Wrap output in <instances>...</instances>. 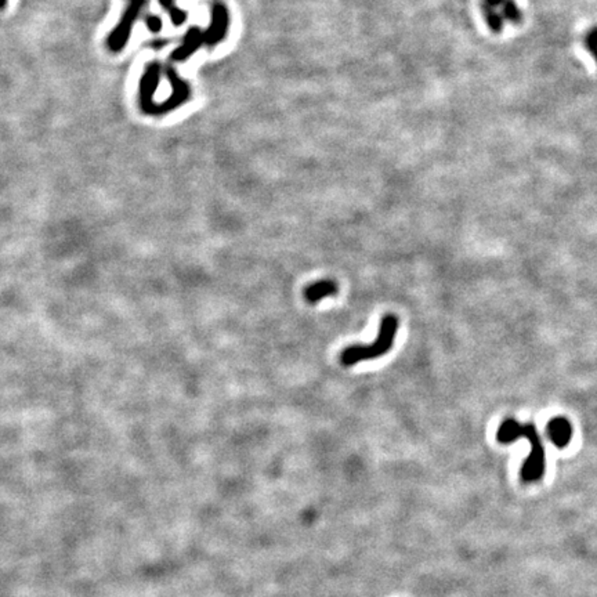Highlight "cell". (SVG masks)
Returning a JSON list of instances; mask_svg holds the SVG:
<instances>
[{
    "label": "cell",
    "mask_w": 597,
    "mask_h": 597,
    "mask_svg": "<svg viewBox=\"0 0 597 597\" xmlns=\"http://www.w3.org/2000/svg\"><path fill=\"white\" fill-rule=\"evenodd\" d=\"M159 1H161L162 7L170 14V18H172L173 25L180 27V25H182L185 23V20H187L188 16H187V13L184 10H181V8H179L175 4V0H159Z\"/></svg>",
    "instance_id": "obj_9"
},
{
    "label": "cell",
    "mask_w": 597,
    "mask_h": 597,
    "mask_svg": "<svg viewBox=\"0 0 597 597\" xmlns=\"http://www.w3.org/2000/svg\"><path fill=\"white\" fill-rule=\"evenodd\" d=\"M547 437L557 448L567 447L572 437V426L563 417L550 419L547 423Z\"/></svg>",
    "instance_id": "obj_7"
},
{
    "label": "cell",
    "mask_w": 597,
    "mask_h": 597,
    "mask_svg": "<svg viewBox=\"0 0 597 597\" xmlns=\"http://www.w3.org/2000/svg\"><path fill=\"white\" fill-rule=\"evenodd\" d=\"M336 294H337L336 282L325 279V281H320L307 286L304 291V298L308 303L314 304L327 296H335Z\"/></svg>",
    "instance_id": "obj_8"
},
{
    "label": "cell",
    "mask_w": 597,
    "mask_h": 597,
    "mask_svg": "<svg viewBox=\"0 0 597 597\" xmlns=\"http://www.w3.org/2000/svg\"><path fill=\"white\" fill-rule=\"evenodd\" d=\"M202 43H205L204 42V32L197 27L190 28L184 36L182 45L170 54V60L180 62V61H185L187 59H190L201 47Z\"/></svg>",
    "instance_id": "obj_6"
},
{
    "label": "cell",
    "mask_w": 597,
    "mask_h": 597,
    "mask_svg": "<svg viewBox=\"0 0 597 597\" xmlns=\"http://www.w3.org/2000/svg\"><path fill=\"white\" fill-rule=\"evenodd\" d=\"M147 0H129L127 7L120 18V24L117 25V28L112 30V33L108 36L107 39V46L111 52L118 53L120 50L124 49L129 37H130V32L132 28L136 23V20L140 16L141 8L146 6Z\"/></svg>",
    "instance_id": "obj_3"
},
{
    "label": "cell",
    "mask_w": 597,
    "mask_h": 597,
    "mask_svg": "<svg viewBox=\"0 0 597 597\" xmlns=\"http://www.w3.org/2000/svg\"><path fill=\"white\" fill-rule=\"evenodd\" d=\"M159 74H161V64L151 62L141 78L140 82V104L146 114H155L156 104L153 103V93L156 91L159 83Z\"/></svg>",
    "instance_id": "obj_4"
},
{
    "label": "cell",
    "mask_w": 597,
    "mask_h": 597,
    "mask_svg": "<svg viewBox=\"0 0 597 597\" xmlns=\"http://www.w3.org/2000/svg\"><path fill=\"white\" fill-rule=\"evenodd\" d=\"M397 328H398L397 317H394L391 314L385 315L382 323H381V329H379L378 337L368 346L356 344V346H350V347L344 349L342 356H340V362L344 366H352V365H356L357 362H361V361L382 357L391 349Z\"/></svg>",
    "instance_id": "obj_2"
},
{
    "label": "cell",
    "mask_w": 597,
    "mask_h": 597,
    "mask_svg": "<svg viewBox=\"0 0 597 597\" xmlns=\"http://www.w3.org/2000/svg\"><path fill=\"white\" fill-rule=\"evenodd\" d=\"M147 27H149V30L151 32H155L156 33V32L162 30V21L156 16H149L147 17Z\"/></svg>",
    "instance_id": "obj_11"
},
{
    "label": "cell",
    "mask_w": 597,
    "mask_h": 597,
    "mask_svg": "<svg viewBox=\"0 0 597 597\" xmlns=\"http://www.w3.org/2000/svg\"><path fill=\"white\" fill-rule=\"evenodd\" d=\"M584 46L591 52L597 61V27L589 30L584 37Z\"/></svg>",
    "instance_id": "obj_10"
},
{
    "label": "cell",
    "mask_w": 597,
    "mask_h": 597,
    "mask_svg": "<svg viewBox=\"0 0 597 597\" xmlns=\"http://www.w3.org/2000/svg\"><path fill=\"white\" fill-rule=\"evenodd\" d=\"M521 437H526L530 441L531 452L524 460L520 477L524 482H534L545 475V448L538 434L537 427L533 423L520 424L514 419H506L502 422L497 433V439L502 444L513 443Z\"/></svg>",
    "instance_id": "obj_1"
},
{
    "label": "cell",
    "mask_w": 597,
    "mask_h": 597,
    "mask_svg": "<svg viewBox=\"0 0 597 597\" xmlns=\"http://www.w3.org/2000/svg\"><path fill=\"white\" fill-rule=\"evenodd\" d=\"M228 30V11L223 3H214L211 8V23L204 32V42L208 46H214L224 39Z\"/></svg>",
    "instance_id": "obj_5"
},
{
    "label": "cell",
    "mask_w": 597,
    "mask_h": 597,
    "mask_svg": "<svg viewBox=\"0 0 597 597\" xmlns=\"http://www.w3.org/2000/svg\"><path fill=\"white\" fill-rule=\"evenodd\" d=\"M6 3H7V0H0V8H3L6 6Z\"/></svg>",
    "instance_id": "obj_12"
}]
</instances>
